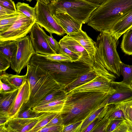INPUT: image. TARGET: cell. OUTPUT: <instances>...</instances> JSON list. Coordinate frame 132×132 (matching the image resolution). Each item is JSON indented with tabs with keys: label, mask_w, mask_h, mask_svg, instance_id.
<instances>
[{
	"label": "cell",
	"mask_w": 132,
	"mask_h": 132,
	"mask_svg": "<svg viewBox=\"0 0 132 132\" xmlns=\"http://www.w3.org/2000/svg\"><path fill=\"white\" fill-rule=\"evenodd\" d=\"M114 132H132V128L126 121L123 120Z\"/></svg>",
	"instance_id": "cell-43"
},
{
	"label": "cell",
	"mask_w": 132,
	"mask_h": 132,
	"mask_svg": "<svg viewBox=\"0 0 132 132\" xmlns=\"http://www.w3.org/2000/svg\"><path fill=\"white\" fill-rule=\"evenodd\" d=\"M30 94V85L27 77L19 89L18 94L9 109V120L15 118L26 105L29 99Z\"/></svg>",
	"instance_id": "cell-13"
},
{
	"label": "cell",
	"mask_w": 132,
	"mask_h": 132,
	"mask_svg": "<svg viewBox=\"0 0 132 132\" xmlns=\"http://www.w3.org/2000/svg\"><path fill=\"white\" fill-rule=\"evenodd\" d=\"M63 124V120L61 114L60 113H59L51 120L45 126L62 125Z\"/></svg>",
	"instance_id": "cell-45"
},
{
	"label": "cell",
	"mask_w": 132,
	"mask_h": 132,
	"mask_svg": "<svg viewBox=\"0 0 132 132\" xmlns=\"http://www.w3.org/2000/svg\"><path fill=\"white\" fill-rule=\"evenodd\" d=\"M115 92L105 100L106 105L116 104L132 100V88L130 85L122 81L110 82Z\"/></svg>",
	"instance_id": "cell-14"
},
{
	"label": "cell",
	"mask_w": 132,
	"mask_h": 132,
	"mask_svg": "<svg viewBox=\"0 0 132 132\" xmlns=\"http://www.w3.org/2000/svg\"><path fill=\"white\" fill-rule=\"evenodd\" d=\"M36 0L37 1L38 0Z\"/></svg>",
	"instance_id": "cell-53"
},
{
	"label": "cell",
	"mask_w": 132,
	"mask_h": 132,
	"mask_svg": "<svg viewBox=\"0 0 132 132\" xmlns=\"http://www.w3.org/2000/svg\"><path fill=\"white\" fill-rule=\"evenodd\" d=\"M121 75L123 77L122 81L130 84L132 81V65L126 64L121 62Z\"/></svg>",
	"instance_id": "cell-32"
},
{
	"label": "cell",
	"mask_w": 132,
	"mask_h": 132,
	"mask_svg": "<svg viewBox=\"0 0 132 132\" xmlns=\"http://www.w3.org/2000/svg\"><path fill=\"white\" fill-rule=\"evenodd\" d=\"M18 49L17 41L9 40L0 42V53L11 63L14 59Z\"/></svg>",
	"instance_id": "cell-22"
},
{
	"label": "cell",
	"mask_w": 132,
	"mask_h": 132,
	"mask_svg": "<svg viewBox=\"0 0 132 132\" xmlns=\"http://www.w3.org/2000/svg\"><path fill=\"white\" fill-rule=\"evenodd\" d=\"M11 66V62L0 53V72L5 71Z\"/></svg>",
	"instance_id": "cell-40"
},
{
	"label": "cell",
	"mask_w": 132,
	"mask_h": 132,
	"mask_svg": "<svg viewBox=\"0 0 132 132\" xmlns=\"http://www.w3.org/2000/svg\"><path fill=\"white\" fill-rule=\"evenodd\" d=\"M43 55L47 58L55 61L60 62H72L70 57L62 54L56 53L47 55Z\"/></svg>",
	"instance_id": "cell-36"
},
{
	"label": "cell",
	"mask_w": 132,
	"mask_h": 132,
	"mask_svg": "<svg viewBox=\"0 0 132 132\" xmlns=\"http://www.w3.org/2000/svg\"><path fill=\"white\" fill-rule=\"evenodd\" d=\"M61 88H63L46 72L30 91L27 106L31 109L48 94Z\"/></svg>",
	"instance_id": "cell-6"
},
{
	"label": "cell",
	"mask_w": 132,
	"mask_h": 132,
	"mask_svg": "<svg viewBox=\"0 0 132 132\" xmlns=\"http://www.w3.org/2000/svg\"><path fill=\"white\" fill-rule=\"evenodd\" d=\"M28 64L46 72L63 88L84 74L93 69L92 67L80 61L58 62L35 53Z\"/></svg>",
	"instance_id": "cell-3"
},
{
	"label": "cell",
	"mask_w": 132,
	"mask_h": 132,
	"mask_svg": "<svg viewBox=\"0 0 132 132\" xmlns=\"http://www.w3.org/2000/svg\"><path fill=\"white\" fill-rule=\"evenodd\" d=\"M60 51L59 53L66 55L70 57L72 62L79 61L80 57L77 54L69 50L64 44L59 42Z\"/></svg>",
	"instance_id": "cell-37"
},
{
	"label": "cell",
	"mask_w": 132,
	"mask_h": 132,
	"mask_svg": "<svg viewBox=\"0 0 132 132\" xmlns=\"http://www.w3.org/2000/svg\"><path fill=\"white\" fill-rule=\"evenodd\" d=\"M132 11V0H106L91 14L86 23L100 32L113 25Z\"/></svg>",
	"instance_id": "cell-4"
},
{
	"label": "cell",
	"mask_w": 132,
	"mask_h": 132,
	"mask_svg": "<svg viewBox=\"0 0 132 132\" xmlns=\"http://www.w3.org/2000/svg\"><path fill=\"white\" fill-rule=\"evenodd\" d=\"M104 100L99 106L83 121L80 128V132H83L88 125L96 118H98L100 121L104 117L109 106V105L105 104Z\"/></svg>",
	"instance_id": "cell-21"
},
{
	"label": "cell",
	"mask_w": 132,
	"mask_h": 132,
	"mask_svg": "<svg viewBox=\"0 0 132 132\" xmlns=\"http://www.w3.org/2000/svg\"><path fill=\"white\" fill-rule=\"evenodd\" d=\"M17 12H14L0 5V17L12 14Z\"/></svg>",
	"instance_id": "cell-47"
},
{
	"label": "cell",
	"mask_w": 132,
	"mask_h": 132,
	"mask_svg": "<svg viewBox=\"0 0 132 132\" xmlns=\"http://www.w3.org/2000/svg\"><path fill=\"white\" fill-rule=\"evenodd\" d=\"M26 0L27 1H29V2H31V1H32V0Z\"/></svg>",
	"instance_id": "cell-51"
},
{
	"label": "cell",
	"mask_w": 132,
	"mask_h": 132,
	"mask_svg": "<svg viewBox=\"0 0 132 132\" xmlns=\"http://www.w3.org/2000/svg\"><path fill=\"white\" fill-rule=\"evenodd\" d=\"M41 2L47 5L51 4L56 0H40Z\"/></svg>",
	"instance_id": "cell-50"
},
{
	"label": "cell",
	"mask_w": 132,
	"mask_h": 132,
	"mask_svg": "<svg viewBox=\"0 0 132 132\" xmlns=\"http://www.w3.org/2000/svg\"><path fill=\"white\" fill-rule=\"evenodd\" d=\"M52 16L56 22L64 29L67 35H69L77 32L82 29V24L67 13H58Z\"/></svg>",
	"instance_id": "cell-16"
},
{
	"label": "cell",
	"mask_w": 132,
	"mask_h": 132,
	"mask_svg": "<svg viewBox=\"0 0 132 132\" xmlns=\"http://www.w3.org/2000/svg\"><path fill=\"white\" fill-rule=\"evenodd\" d=\"M97 76L93 69L80 76L65 87L63 89L67 93L74 88L92 80Z\"/></svg>",
	"instance_id": "cell-25"
},
{
	"label": "cell",
	"mask_w": 132,
	"mask_h": 132,
	"mask_svg": "<svg viewBox=\"0 0 132 132\" xmlns=\"http://www.w3.org/2000/svg\"><path fill=\"white\" fill-rule=\"evenodd\" d=\"M18 90V89L11 92L0 93V118H6L9 120L8 111Z\"/></svg>",
	"instance_id": "cell-20"
},
{
	"label": "cell",
	"mask_w": 132,
	"mask_h": 132,
	"mask_svg": "<svg viewBox=\"0 0 132 132\" xmlns=\"http://www.w3.org/2000/svg\"><path fill=\"white\" fill-rule=\"evenodd\" d=\"M22 13H16L0 17V33L4 32L9 28Z\"/></svg>",
	"instance_id": "cell-27"
},
{
	"label": "cell",
	"mask_w": 132,
	"mask_h": 132,
	"mask_svg": "<svg viewBox=\"0 0 132 132\" xmlns=\"http://www.w3.org/2000/svg\"><path fill=\"white\" fill-rule=\"evenodd\" d=\"M117 41L109 32H100L97 37L93 69L98 76L110 81L121 75L122 62L117 50Z\"/></svg>",
	"instance_id": "cell-1"
},
{
	"label": "cell",
	"mask_w": 132,
	"mask_h": 132,
	"mask_svg": "<svg viewBox=\"0 0 132 132\" xmlns=\"http://www.w3.org/2000/svg\"><path fill=\"white\" fill-rule=\"evenodd\" d=\"M65 98L36 106L32 110L37 113H60L67 99Z\"/></svg>",
	"instance_id": "cell-19"
},
{
	"label": "cell",
	"mask_w": 132,
	"mask_h": 132,
	"mask_svg": "<svg viewBox=\"0 0 132 132\" xmlns=\"http://www.w3.org/2000/svg\"><path fill=\"white\" fill-rule=\"evenodd\" d=\"M0 93L13 92L19 89L13 86L0 81Z\"/></svg>",
	"instance_id": "cell-41"
},
{
	"label": "cell",
	"mask_w": 132,
	"mask_h": 132,
	"mask_svg": "<svg viewBox=\"0 0 132 132\" xmlns=\"http://www.w3.org/2000/svg\"><path fill=\"white\" fill-rule=\"evenodd\" d=\"M43 113L36 112L29 109L26 105L19 112L15 118L23 119L32 118L38 117Z\"/></svg>",
	"instance_id": "cell-34"
},
{
	"label": "cell",
	"mask_w": 132,
	"mask_h": 132,
	"mask_svg": "<svg viewBox=\"0 0 132 132\" xmlns=\"http://www.w3.org/2000/svg\"><path fill=\"white\" fill-rule=\"evenodd\" d=\"M29 33L35 53L45 55L56 53L48 43L47 35L36 22L34 24Z\"/></svg>",
	"instance_id": "cell-11"
},
{
	"label": "cell",
	"mask_w": 132,
	"mask_h": 132,
	"mask_svg": "<svg viewBox=\"0 0 132 132\" xmlns=\"http://www.w3.org/2000/svg\"><path fill=\"white\" fill-rule=\"evenodd\" d=\"M0 5L14 12H17L15 3L12 0H0Z\"/></svg>",
	"instance_id": "cell-44"
},
{
	"label": "cell",
	"mask_w": 132,
	"mask_h": 132,
	"mask_svg": "<svg viewBox=\"0 0 132 132\" xmlns=\"http://www.w3.org/2000/svg\"><path fill=\"white\" fill-rule=\"evenodd\" d=\"M59 113H50L38 122L30 132H37L45 126L56 115Z\"/></svg>",
	"instance_id": "cell-33"
},
{
	"label": "cell",
	"mask_w": 132,
	"mask_h": 132,
	"mask_svg": "<svg viewBox=\"0 0 132 132\" xmlns=\"http://www.w3.org/2000/svg\"><path fill=\"white\" fill-rule=\"evenodd\" d=\"M99 121L98 118H96L86 127L83 132H92L96 125Z\"/></svg>",
	"instance_id": "cell-48"
},
{
	"label": "cell",
	"mask_w": 132,
	"mask_h": 132,
	"mask_svg": "<svg viewBox=\"0 0 132 132\" xmlns=\"http://www.w3.org/2000/svg\"><path fill=\"white\" fill-rule=\"evenodd\" d=\"M0 73V81L9 84L18 89H19L27 78L26 74L24 75H13L5 71Z\"/></svg>",
	"instance_id": "cell-24"
},
{
	"label": "cell",
	"mask_w": 132,
	"mask_h": 132,
	"mask_svg": "<svg viewBox=\"0 0 132 132\" xmlns=\"http://www.w3.org/2000/svg\"><path fill=\"white\" fill-rule=\"evenodd\" d=\"M51 113H43L35 118L23 119L15 118L0 125V132H30L36 125Z\"/></svg>",
	"instance_id": "cell-10"
},
{
	"label": "cell",
	"mask_w": 132,
	"mask_h": 132,
	"mask_svg": "<svg viewBox=\"0 0 132 132\" xmlns=\"http://www.w3.org/2000/svg\"><path fill=\"white\" fill-rule=\"evenodd\" d=\"M110 121L109 118L104 116L98 122L92 132H106Z\"/></svg>",
	"instance_id": "cell-35"
},
{
	"label": "cell",
	"mask_w": 132,
	"mask_h": 132,
	"mask_svg": "<svg viewBox=\"0 0 132 132\" xmlns=\"http://www.w3.org/2000/svg\"><path fill=\"white\" fill-rule=\"evenodd\" d=\"M131 28H132V27Z\"/></svg>",
	"instance_id": "cell-54"
},
{
	"label": "cell",
	"mask_w": 132,
	"mask_h": 132,
	"mask_svg": "<svg viewBox=\"0 0 132 132\" xmlns=\"http://www.w3.org/2000/svg\"><path fill=\"white\" fill-rule=\"evenodd\" d=\"M113 93L89 92L67 95L60 113L63 125L84 121Z\"/></svg>",
	"instance_id": "cell-2"
},
{
	"label": "cell",
	"mask_w": 132,
	"mask_h": 132,
	"mask_svg": "<svg viewBox=\"0 0 132 132\" xmlns=\"http://www.w3.org/2000/svg\"><path fill=\"white\" fill-rule=\"evenodd\" d=\"M17 41V52L14 59L11 63V67L17 74L19 75L28 64L31 58L35 52L30 36L27 35Z\"/></svg>",
	"instance_id": "cell-8"
},
{
	"label": "cell",
	"mask_w": 132,
	"mask_h": 132,
	"mask_svg": "<svg viewBox=\"0 0 132 132\" xmlns=\"http://www.w3.org/2000/svg\"><path fill=\"white\" fill-rule=\"evenodd\" d=\"M120 48L125 54L132 55V28L129 29L123 34Z\"/></svg>",
	"instance_id": "cell-28"
},
{
	"label": "cell",
	"mask_w": 132,
	"mask_h": 132,
	"mask_svg": "<svg viewBox=\"0 0 132 132\" xmlns=\"http://www.w3.org/2000/svg\"><path fill=\"white\" fill-rule=\"evenodd\" d=\"M27 67V69L26 74L29 84L30 91L46 72L33 65L28 64Z\"/></svg>",
	"instance_id": "cell-23"
},
{
	"label": "cell",
	"mask_w": 132,
	"mask_h": 132,
	"mask_svg": "<svg viewBox=\"0 0 132 132\" xmlns=\"http://www.w3.org/2000/svg\"><path fill=\"white\" fill-rule=\"evenodd\" d=\"M130 85L131 87L132 88V81L131 82L130 84Z\"/></svg>",
	"instance_id": "cell-52"
},
{
	"label": "cell",
	"mask_w": 132,
	"mask_h": 132,
	"mask_svg": "<svg viewBox=\"0 0 132 132\" xmlns=\"http://www.w3.org/2000/svg\"><path fill=\"white\" fill-rule=\"evenodd\" d=\"M132 27V11L115 23L109 32L118 41L121 36Z\"/></svg>",
	"instance_id": "cell-18"
},
{
	"label": "cell",
	"mask_w": 132,
	"mask_h": 132,
	"mask_svg": "<svg viewBox=\"0 0 132 132\" xmlns=\"http://www.w3.org/2000/svg\"><path fill=\"white\" fill-rule=\"evenodd\" d=\"M59 42L64 44L69 50L78 55L80 57L79 61L93 67L94 59L90 57L86 50L75 39L67 35Z\"/></svg>",
	"instance_id": "cell-15"
},
{
	"label": "cell",
	"mask_w": 132,
	"mask_h": 132,
	"mask_svg": "<svg viewBox=\"0 0 132 132\" xmlns=\"http://www.w3.org/2000/svg\"><path fill=\"white\" fill-rule=\"evenodd\" d=\"M83 121H81L67 125H63L62 132H80Z\"/></svg>",
	"instance_id": "cell-38"
},
{
	"label": "cell",
	"mask_w": 132,
	"mask_h": 132,
	"mask_svg": "<svg viewBox=\"0 0 132 132\" xmlns=\"http://www.w3.org/2000/svg\"><path fill=\"white\" fill-rule=\"evenodd\" d=\"M79 43L87 51L90 57L94 59L96 50V43L82 29L77 32L69 35Z\"/></svg>",
	"instance_id": "cell-17"
},
{
	"label": "cell",
	"mask_w": 132,
	"mask_h": 132,
	"mask_svg": "<svg viewBox=\"0 0 132 132\" xmlns=\"http://www.w3.org/2000/svg\"><path fill=\"white\" fill-rule=\"evenodd\" d=\"M36 20L31 19L22 14L15 22L5 31L0 33V42L18 41L29 33Z\"/></svg>",
	"instance_id": "cell-9"
},
{
	"label": "cell",
	"mask_w": 132,
	"mask_h": 132,
	"mask_svg": "<svg viewBox=\"0 0 132 132\" xmlns=\"http://www.w3.org/2000/svg\"><path fill=\"white\" fill-rule=\"evenodd\" d=\"M35 8L36 22L50 34L63 36L65 32L62 27L55 20L50 10L48 5L40 0L37 1Z\"/></svg>",
	"instance_id": "cell-7"
},
{
	"label": "cell",
	"mask_w": 132,
	"mask_h": 132,
	"mask_svg": "<svg viewBox=\"0 0 132 132\" xmlns=\"http://www.w3.org/2000/svg\"><path fill=\"white\" fill-rule=\"evenodd\" d=\"M48 5L52 15L66 13L82 24L86 23L92 13L100 5L85 0H56Z\"/></svg>",
	"instance_id": "cell-5"
},
{
	"label": "cell",
	"mask_w": 132,
	"mask_h": 132,
	"mask_svg": "<svg viewBox=\"0 0 132 132\" xmlns=\"http://www.w3.org/2000/svg\"><path fill=\"white\" fill-rule=\"evenodd\" d=\"M126 121L132 128V100L119 103Z\"/></svg>",
	"instance_id": "cell-31"
},
{
	"label": "cell",
	"mask_w": 132,
	"mask_h": 132,
	"mask_svg": "<svg viewBox=\"0 0 132 132\" xmlns=\"http://www.w3.org/2000/svg\"><path fill=\"white\" fill-rule=\"evenodd\" d=\"M17 11L34 20H36V14L35 8L30 6L29 4L21 2H18L15 5Z\"/></svg>",
	"instance_id": "cell-30"
},
{
	"label": "cell",
	"mask_w": 132,
	"mask_h": 132,
	"mask_svg": "<svg viewBox=\"0 0 132 132\" xmlns=\"http://www.w3.org/2000/svg\"><path fill=\"white\" fill-rule=\"evenodd\" d=\"M89 2L97 5H100L106 0H85Z\"/></svg>",
	"instance_id": "cell-49"
},
{
	"label": "cell",
	"mask_w": 132,
	"mask_h": 132,
	"mask_svg": "<svg viewBox=\"0 0 132 132\" xmlns=\"http://www.w3.org/2000/svg\"><path fill=\"white\" fill-rule=\"evenodd\" d=\"M111 82L98 75L92 80L74 88L67 93V94L71 95L78 92H89L114 93L115 90L111 86Z\"/></svg>",
	"instance_id": "cell-12"
},
{
	"label": "cell",
	"mask_w": 132,
	"mask_h": 132,
	"mask_svg": "<svg viewBox=\"0 0 132 132\" xmlns=\"http://www.w3.org/2000/svg\"><path fill=\"white\" fill-rule=\"evenodd\" d=\"M50 36L47 35V39L48 43L51 48L56 53H59L60 51V46L59 42L53 37L52 34Z\"/></svg>",
	"instance_id": "cell-39"
},
{
	"label": "cell",
	"mask_w": 132,
	"mask_h": 132,
	"mask_svg": "<svg viewBox=\"0 0 132 132\" xmlns=\"http://www.w3.org/2000/svg\"><path fill=\"white\" fill-rule=\"evenodd\" d=\"M63 125H56L45 126L38 132H62Z\"/></svg>",
	"instance_id": "cell-42"
},
{
	"label": "cell",
	"mask_w": 132,
	"mask_h": 132,
	"mask_svg": "<svg viewBox=\"0 0 132 132\" xmlns=\"http://www.w3.org/2000/svg\"><path fill=\"white\" fill-rule=\"evenodd\" d=\"M105 116L110 121L119 120L126 121L125 115L119 104L109 105V106Z\"/></svg>",
	"instance_id": "cell-26"
},
{
	"label": "cell",
	"mask_w": 132,
	"mask_h": 132,
	"mask_svg": "<svg viewBox=\"0 0 132 132\" xmlns=\"http://www.w3.org/2000/svg\"><path fill=\"white\" fill-rule=\"evenodd\" d=\"M67 96V93L66 91L63 88H61L48 94L39 102L35 106L57 100L63 99L66 98Z\"/></svg>",
	"instance_id": "cell-29"
},
{
	"label": "cell",
	"mask_w": 132,
	"mask_h": 132,
	"mask_svg": "<svg viewBox=\"0 0 132 132\" xmlns=\"http://www.w3.org/2000/svg\"><path fill=\"white\" fill-rule=\"evenodd\" d=\"M123 120H115L111 121L108 126L106 132H114L115 130L119 126Z\"/></svg>",
	"instance_id": "cell-46"
}]
</instances>
